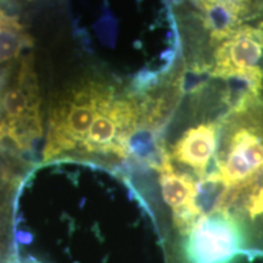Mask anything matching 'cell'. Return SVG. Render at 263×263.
Listing matches in <instances>:
<instances>
[{
	"label": "cell",
	"instance_id": "2",
	"mask_svg": "<svg viewBox=\"0 0 263 263\" xmlns=\"http://www.w3.org/2000/svg\"><path fill=\"white\" fill-rule=\"evenodd\" d=\"M25 35L11 32H0V62L10 60L18 54Z\"/></svg>",
	"mask_w": 263,
	"mask_h": 263
},
{
	"label": "cell",
	"instance_id": "3",
	"mask_svg": "<svg viewBox=\"0 0 263 263\" xmlns=\"http://www.w3.org/2000/svg\"><path fill=\"white\" fill-rule=\"evenodd\" d=\"M0 32H11L22 34L24 28L18 24L17 18L14 16H9L3 10H0Z\"/></svg>",
	"mask_w": 263,
	"mask_h": 263
},
{
	"label": "cell",
	"instance_id": "1",
	"mask_svg": "<svg viewBox=\"0 0 263 263\" xmlns=\"http://www.w3.org/2000/svg\"><path fill=\"white\" fill-rule=\"evenodd\" d=\"M3 107H4L6 117L16 118L22 116L28 110V99L20 88L6 91L3 98Z\"/></svg>",
	"mask_w": 263,
	"mask_h": 263
},
{
	"label": "cell",
	"instance_id": "4",
	"mask_svg": "<svg viewBox=\"0 0 263 263\" xmlns=\"http://www.w3.org/2000/svg\"><path fill=\"white\" fill-rule=\"evenodd\" d=\"M9 263H38L35 259H32V258H28V259H12V261H10Z\"/></svg>",
	"mask_w": 263,
	"mask_h": 263
}]
</instances>
